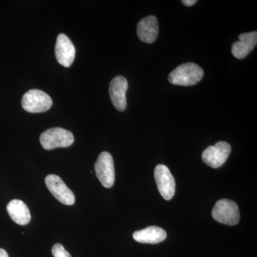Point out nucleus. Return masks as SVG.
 I'll use <instances>...</instances> for the list:
<instances>
[{"label": "nucleus", "instance_id": "1", "mask_svg": "<svg viewBox=\"0 0 257 257\" xmlns=\"http://www.w3.org/2000/svg\"><path fill=\"white\" fill-rule=\"evenodd\" d=\"M204 76V71L194 63L178 66L169 75V82L175 85L192 86L197 84Z\"/></svg>", "mask_w": 257, "mask_h": 257}, {"label": "nucleus", "instance_id": "2", "mask_svg": "<svg viewBox=\"0 0 257 257\" xmlns=\"http://www.w3.org/2000/svg\"><path fill=\"white\" fill-rule=\"evenodd\" d=\"M40 143L45 150H52L60 147H68L74 143L73 135L68 130L60 127L49 128L42 134Z\"/></svg>", "mask_w": 257, "mask_h": 257}, {"label": "nucleus", "instance_id": "3", "mask_svg": "<svg viewBox=\"0 0 257 257\" xmlns=\"http://www.w3.org/2000/svg\"><path fill=\"white\" fill-rule=\"evenodd\" d=\"M212 217L218 222L226 225L237 224L240 214L239 207L234 201L223 199L218 201L211 211Z\"/></svg>", "mask_w": 257, "mask_h": 257}, {"label": "nucleus", "instance_id": "4", "mask_svg": "<svg viewBox=\"0 0 257 257\" xmlns=\"http://www.w3.org/2000/svg\"><path fill=\"white\" fill-rule=\"evenodd\" d=\"M52 105V98L47 93L39 89H31L24 94L22 106L30 113L45 112Z\"/></svg>", "mask_w": 257, "mask_h": 257}, {"label": "nucleus", "instance_id": "5", "mask_svg": "<svg viewBox=\"0 0 257 257\" xmlns=\"http://www.w3.org/2000/svg\"><path fill=\"white\" fill-rule=\"evenodd\" d=\"M96 175L101 184L106 188H111L114 183V161L109 152H101L94 165Z\"/></svg>", "mask_w": 257, "mask_h": 257}, {"label": "nucleus", "instance_id": "6", "mask_svg": "<svg viewBox=\"0 0 257 257\" xmlns=\"http://www.w3.org/2000/svg\"><path fill=\"white\" fill-rule=\"evenodd\" d=\"M231 150L229 144L219 142L214 146H209L203 152V162L212 168H219L226 162Z\"/></svg>", "mask_w": 257, "mask_h": 257}, {"label": "nucleus", "instance_id": "7", "mask_svg": "<svg viewBox=\"0 0 257 257\" xmlns=\"http://www.w3.org/2000/svg\"><path fill=\"white\" fill-rule=\"evenodd\" d=\"M45 184L51 194L62 204L72 205L75 202L74 193L67 187L64 181L59 176L47 175L45 178Z\"/></svg>", "mask_w": 257, "mask_h": 257}, {"label": "nucleus", "instance_id": "8", "mask_svg": "<svg viewBox=\"0 0 257 257\" xmlns=\"http://www.w3.org/2000/svg\"><path fill=\"white\" fill-rule=\"evenodd\" d=\"M155 178L162 197L166 200L172 199L175 196L176 184L168 167L163 165H157L155 170Z\"/></svg>", "mask_w": 257, "mask_h": 257}, {"label": "nucleus", "instance_id": "9", "mask_svg": "<svg viewBox=\"0 0 257 257\" xmlns=\"http://www.w3.org/2000/svg\"><path fill=\"white\" fill-rule=\"evenodd\" d=\"M76 50L73 43L64 34H60L57 38L55 56L57 62L65 67H69L75 58Z\"/></svg>", "mask_w": 257, "mask_h": 257}, {"label": "nucleus", "instance_id": "10", "mask_svg": "<svg viewBox=\"0 0 257 257\" xmlns=\"http://www.w3.org/2000/svg\"><path fill=\"white\" fill-rule=\"evenodd\" d=\"M128 89L127 80L122 76L115 77L111 81L109 85V96L111 102L118 111H123L126 109V93Z\"/></svg>", "mask_w": 257, "mask_h": 257}, {"label": "nucleus", "instance_id": "11", "mask_svg": "<svg viewBox=\"0 0 257 257\" xmlns=\"http://www.w3.org/2000/svg\"><path fill=\"white\" fill-rule=\"evenodd\" d=\"M239 41L235 42L231 47V52L234 57L239 60L245 58L256 47L257 32L243 33L239 36Z\"/></svg>", "mask_w": 257, "mask_h": 257}, {"label": "nucleus", "instance_id": "12", "mask_svg": "<svg viewBox=\"0 0 257 257\" xmlns=\"http://www.w3.org/2000/svg\"><path fill=\"white\" fill-rule=\"evenodd\" d=\"M138 35L141 41L147 44L153 43L159 34V25L155 16H148L139 22Z\"/></svg>", "mask_w": 257, "mask_h": 257}, {"label": "nucleus", "instance_id": "13", "mask_svg": "<svg viewBox=\"0 0 257 257\" xmlns=\"http://www.w3.org/2000/svg\"><path fill=\"white\" fill-rule=\"evenodd\" d=\"M135 241L144 243H158L167 238V233L163 229L156 226H148L145 229L134 232Z\"/></svg>", "mask_w": 257, "mask_h": 257}, {"label": "nucleus", "instance_id": "14", "mask_svg": "<svg viewBox=\"0 0 257 257\" xmlns=\"http://www.w3.org/2000/svg\"><path fill=\"white\" fill-rule=\"evenodd\" d=\"M11 219L20 225H26L31 220V214L28 206L23 201L13 199L7 206Z\"/></svg>", "mask_w": 257, "mask_h": 257}, {"label": "nucleus", "instance_id": "15", "mask_svg": "<svg viewBox=\"0 0 257 257\" xmlns=\"http://www.w3.org/2000/svg\"><path fill=\"white\" fill-rule=\"evenodd\" d=\"M52 253L54 257H72L68 251L61 243H55L52 248Z\"/></svg>", "mask_w": 257, "mask_h": 257}, {"label": "nucleus", "instance_id": "16", "mask_svg": "<svg viewBox=\"0 0 257 257\" xmlns=\"http://www.w3.org/2000/svg\"><path fill=\"white\" fill-rule=\"evenodd\" d=\"M182 3L185 6L191 7L197 3V0H182Z\"/></svg>", "mask_w": 257, "mask_h": 257}, {"label": "nucleus", "instance_id": "17", "mask_svg": "<svg viewBox=\"0 0 257 257\" xmlns=\"http://www.w3.org/2000/svg\"><path fill=\"white\" fill-rule=\"evenodd\" d=\"M0 257H9L8 253L3 248H0Z\"/></svg>", "mask_w": 257, "mask_h": 257}]
</instances>
